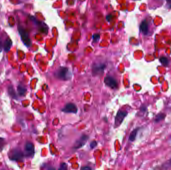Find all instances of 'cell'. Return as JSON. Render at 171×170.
Here are the masks:
<instances>
[{
    "mask_svg": "<svg viewBox=\"0 0 171 170\" xmlns=\"http://www.w3.org/2000/svg\"><path fill=\"white\" fill-rule=\"evenodd\" d=\"M18 31H19L20 35L21 36V39H22L23 42L24 43V45H26V47H30L32 44V42L29 37L28 32L27 30L24 29V27L20 26L18 27Z\"/></svg>",
    "mask_w": 171,
    "mask_h": 170,
    "instance_id": "cell-1",
    "label": "cell"
},
{
    "mask_svg": "<svg viewBox=\"0 0 171 170\" xmlns=\"http://www.w3.org/2000/svg\"><path fill=\"white\" fill-rule=\"evenodd\" d=\"M70 72L67 68L62 67L57 71L55 76L58 79L61 80H66L71 78Z\"/></svg>",
    "mask_w": 171,
    "mask_h": 170,
    "instance_id": "cell-2",
    "label": "cell"
},
{
    "mask_svg": "<svg viewBox=\"0 0 171 170\" xmlns=\"http://www.w3.org/2000/svg\"><path fill=\"white\" fill-rule=\"evenodd\" d=\"M24 158V154L19 150H15L11 152L10 158L15 161H22Z\"/></svg>",
    "mask_w": 171,
    "mask_h": 170,
    "instance_id": "cell-3",
    "label": "cell"
},
{
    "mask_svg": "<svg viewBox=\"0 0 171 170\" xmlns=\"http://www.w3.org/2000/svg\"><path fill=\"white\" fill-rule=\"evenodd\" d=\"M35 153V148L34 145L31 142L26 143L25 147V154L27 157H30L33 156Z\"/></svg>",
    "mask_w": 171,
    "mask_h": 170,
    "instance_id": "cell-4",
    "label": "cell"
},
{
    "mask_svg": "<svg viewBox=\"0 0 171 170\" xmlns=\"http://www.w3.org/2000/svg\"><path fill=\"white\" fill-rule=\"evenodd\" d=\"M104 82L107 86L113 89L117 88L118 86L117 80L114 77L110 76H108L107 77H106L104 79Z\"/></svg>",
    "mask_w": 171,
    "mask_h": 170,
    "instance_id": "cell-5",
    "label": "cell"
},
{
    "mask_svg": "<svg viewBox=\"0 0 171 170\" xmlns=\"http://www.w3.org/2000/svg\"><path fill=\"white\" fill-rule=\"evenodd\" d=\"M127 115V112L123 111H119L117 113V116L116 117L115 119V126L118 127L122 123L124 118Z\"/></svg>",
    "mask_w": 171,
    "mask_h": 170,
    "instance_id": "cell-6",
    "label": "cell"
},
{
    "mask_svg": "<svg viewBox=\"0 0 171 170\" xmlns=\"http://www.w3.org/2000/svg\"><path fill=\"white\" fill-rule=\"evenodd\" d=\"M62 111L64 112L76 113L78 111V108L74 104L70 103L66 105L65 107L62 109Z\"/></svg>",
    "mask_w": 171,
    "mask_h": 170,
    "instance_id": "cell-7",
    "label": "cell"
},
{
    "mask_svg": "<svg viewBox=\"0 0 171 170\" xmlns=\"http://www.w3.org/2000/svg\"><path fill=\"white\" fill-rule=\"evenodd\" d=\"M88 139V137L86 135H84L76 142L74 147L76 149H79L80 148L82 147L85 144V143H86Z\"/></svg>",
    "mask_w": 171,
    "mask_h": 170,
    "instance_id": "cell-8",
    "label": "cell"
},
{
    "mask_svg": "<svg viewBox=\"0 0 171 170\" xmlns=\"http://www.w3.org/2000/svg\"><path fill=\"white\" fill-rule=\"evenodd\" d=\"M140 29L143 34L145 35H147L149 32V27H148L147 22L146 20L143 21L140 24Z\"/></svg>",
    "mask_w": 171,
    "mask_h": 170,
    "instance_id": "cell-9",
    "label": "cell"
},
{
    "mask_svg": "<svg viewBox=\"0 0 171 170\" xmlns=\"http://www.w3.org/2000/svg\"><path fill=\"white\" fill-rule=\"evenodd\" d=\"M12 45V41L10 38H8L4 42L3 45L4 50L6 52L8 53V51H10Z\"/></svg>",
    "mask_w": 171,
    "mask_h": 170,
    "instance_id": "cell-10",
    "label": "cell"
},
{
    "mask_svg": "<svg viewBox=\"0 0 171 170\" xmlns=\"http://www.w3.org/2000/svg\"><path fill=\"white\" fill-rule=\"evenodd\" d=\"M104 68H105V66H103L102 64H101V65L98 64L94 66L93 71L95 73H102V71L103 72L104 71Z\"/></svg>",
    "mask_w": 171,
    "mask_h": 170,
    "instance_id": "cell-11",
    "label": "cell"
},
{
    "mask_svg": "<svg viewBox=\"0 0 171 170\" xmlns=\"http://www.w3.org/2000/svg\"><path fill=\"white\" fill-rule=\"evenodd\" d=\"M165 117H166V115L164 113H160L157 114V115L156 116L155 118V122L156 123H158V122L161 121L164 119H165Z\"/></svg>",
    "mask_w": 171,
    "mask_h": 170,
    "instance_id": "cell-12",
    "label": "cell"
},
{
    "mask_svg": "<svg viewBox=\"0 0 171 170\" xmlns=\"http://www.w3.org/2000/svg\"><path fill=\"white\" fill-rule=\"evenodd\" d=\"M8 92L9 93V94L11 95V97L12 98L16 99L17 98V96L16 94V92L15 91V89L13 88V86H10L8 87Z\"/></svg>",
    "mask_w": 171,
    "mask_h": 170,
    "instance_id": "cell-13",
    "label": "cell"
},
{
    "mask_svg": "<svg viewBox=\"0 0 171 170\" xmlns=\"http://www.w3.org/2000/svg\"><path fill=\"white\" fill-rule=\"evenodd\" d=\"M138 130H139V128L135 129V130H133V131L131 133L129 136V140L131 141H135V140L136 139Z\"/></svg>",
    "mask_w": 171,
    "mask_h": 170,
    "instance_id": "cell-14",
    "label": "cell"
},
{
    "mask_svg": "<svg viewBox=\"0 0 171 170\" xmlns=\"http://www.w3.org/2000/svg\"><path fill=\"white\" fill-rule=\"evenodd\" d=\"M160 61L162 64L165 66H168L169 64V61L166 57H161L160 58Z\"/></svg>",
    "mask_w": 171,
    "mask_h": 170,
    "instance_id": "cell-15",
    "label": "cell"
},
{
    "mask_svg": "<svg viewBox=\"0 0 171 170\" xmlns=\"http://www.w3.org/2000/svg\"><path fill=\"white\" fill-rule=\"evenodd\" d=\"M18 91L20 95L24 96L27 91V89L24 87L19 86L18 87Z\"/></svg>",
    "mask_w": 171,
    "mask_h": 170,
    "instance_id": "cell-16",
    "label": "cell"
},
{
    "mask_svg": "<svg viewBox=\"0 0 171 170\" xmlns=\"http://www.w3.org/2000/svg\"><path fill=\"white\" fill-rule=\"evenodd\" d=\"M163 167L164 168L166 169L171 168V158L168 161V162H167L166 163L164 164Z\"/></svg>",
    "mask_w": 171,
    "mask_h": 170,
    "instance_id": "cell-17",
    "label": "cell"
},
{
    "mask_svg": "<svg viewBox=\"0 0 171 170\" xmlns=\"http://www.w3.org/2000/svg\"><path fill=\"white\" fill-rule=\"evenodd\" d=\"M100 39V35L99 34H95L93 35V40L94 42H98Z\"/></svg>",
    "mask_w": 171,
    "mask_h": 170,
    "instance_id": "cell-18",
    "label": "cell"
},
{
    "mask_svg": "<svg viewBox=\"0 0 171 170\" xmlns=\"http://www.w3.org/2000/svg\"><path fill=\"white\" fill-rule=\"evenodd\" d=\"M67 165L65 163H62V164H61V167H60V170L61 169H62V170H66V169H67Z\"/></svg>",
    "mask_w": 171,
    "mask_h": 170,
    "instance_id": "cell-19",
    "label": "cell"
},
{
    "mask_svg": "<svg viewBox=\"0 0 171 170\" xmlns=\"http://www.w3.org/2000/svg\"><path fill=\"white\" fill-rule=\"evenodd\" d=\"M4 139L3 138H0V149L3 147Z\"/></svg>",
    "mask_w": 171,
    "mask_h": 170,
    "instance_id": "cell-20",
    "label": "cell"
},
{
    "mask_svg": "<svg viewBox=\"0 0 171 170\" xmlns=\"http://www.w3.org/2000/svg\"><path fill=\"white\" fill-rule=\"evenodd\" d=\"M97 145V143L96 141H92L91 143V144H90V146H91V147L92 148H94Z\"/></svg>",
    "mask_w": 171,
    "mask_h": 170,
    "instance_id": "cell-21",
    "label": "cell"
},
{
    "mask_svg": "<svg viewBox=\"0 0 171 170\" xmlns=\"http://www.w3.org/2000/svg\"><path fill=\"white\" fill-rule=\"evenodd\" d=\"M3 45H2L1 40H0V53L2 52V50H3Z\"/></svg>",
    "mask_w": 171,
    "mask_h": 170,
    "instance_id": "cell-22",
    "label": "cell"
},
{
    "mask_svg": "<svg viewBox=\"0 0 171 170\" xmlns=\"http://www.w3.org/2000/svg\"><path fill=\"white\" fill-rule=\"evenodd\" d=\"M166 2L170 8H171V0H166Z\"/></svg>",
    "mask_w": 171,
    "mask_h": 170,
    "instance_id": "cell-23",
    "label": "cell"
},
{
    "mask_svg": "<svg viewBox=\"0 0 171 170\" xmlns=\"http://www.w3.org/2000/svg\"><path fill=\"white\" fill-rule=\"evenodd\" d=\"M81 169H82V170H90V169H91V168H89V167H83V168H81Z\"/></svg>",
    "mask_w": 171,
    "mask_h": 170,
    "instance_id": "cell-24",
    "label": "cell"
}]
</instances>
